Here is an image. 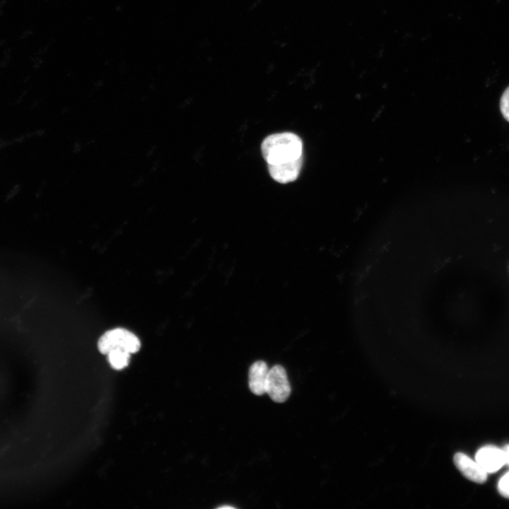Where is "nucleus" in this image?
I'll return each mask as SVG.
<instances>
[{
  "label": "nucleus",
  "instance_id": "obj_1",
  "mask_svg": "<svg viewBox=\"0 0 509 509\" xmlns=\"http://www.w3.org/2000/svg\"><path fill=\"white\" fill-rule=\"evenodd\" d=\"M261 152L267 164L290 162L303 156V141L292 132L271 134L263 140Z\"/></svg>",
  "mask_w": 509,
  "mask_h": 509
},
{
  "label": "nucleus",
  "instance_id": "obj_2",
  "mask_svg": "<svg viewBox=\"0 0 509 509\" xmlns=\"http://www.w3.org/2000/svg\"><path fill=\"white\" fill-rule=\"evenodd\" d=\"M141 347L139 338L130 331L123 328H116L106 332L99 339L98 348L103 354H107L113 349H122L128 353H134Z\"/></svg>",
  "mask_w": 509,
  "mask_h": 509
},
{
  "label": "nucleus",
  "instance_id": "obj_3",
  "mask_svg": "<svg viewBox=\"0 0 509 509\" xmlns=\"http://www.w3.org/2000/svg\"><path fill=\"white\" fill-rule=\"evenodd\" d=\"M266 393L275 402H284L291 394V386L286 370L280 365H274L269 369Z\"/></svg>",
  "mask_w": 509,
  "mask_h": 509
},
{
  "label": "nucleus",
  "instance_id": "obj_4",
  "mask_svg": "<svg viewBox=\"0 0 509 509\" xmlns=\"http://www.w3.org/2000/svg\"><path fill=\"white\" fill-rule=\"evenodd\" d=\"M303 156L279 164H267L270 176L276 182L286 184L295 181L299 176L303 165Z\"/></svg>",
  "mask_w": 509,
  "mask_h": 509
},
{
  "label": "nucleus",
  "instance_id": "obj_5",
  "mask_svg": "<svg viewBox=\"0 0 509 509\" xmlns=\"http://www.w3.org/2000/svg\"><path fill=\"white\" fill-rule=\"evenodd\" d=\"M453 460L457 468L467 479L478 484H483L486 481L487 472L465 454L456 453Z\"/></svg>",
  "mask_w": 509,
  "mask_h": 509
},
{
  "label": "nucleus",
  "instance_id": "obj_6",
  "mask_svg": "<svg viewBox=\"0 0 509 509\" xmlns=\"http://www.w3.org/2000/svg\"><path fill=\"white\" fill-rule=\"evenodd\" d=\"M475 459L487 473L496 472L505 464L502 450L494 446L480 448L476 453Z\"/></svg>",
  "mask_w": 509,
  "mask_h": 509
},
{
  "label": "nucleus",
  "instance_id": "obj_7",
  "mask_svg": "<svg viewBox=\"0 0 509 509\" xmlns=\"http://www.w3.org/2000/svg\"><path fill=\"white\" fill-rule=\"evenodd\" d=\"M269 368L265 362L257 361L253 363L249 370V387L256 395L266 393V382Z\"/></svg>",
  "mask_w": 509,
  "mask_h": 509
},
{
  "label": "nucleus",
  "instance_id": "obj_8",
  "mask_svg": "<svg viewBox=\"0 0 509 509\" xmlns=\"http://www.w3.org/2000/svg\"><path fill=\"white\" fill-rule=\"evenodd\" d=\"M107 355L110 365L115 370H122L129 364L130 353L124 350L113 349Z\"/></svg>",
  "mask_w": 509,
  "mask_h": 509
},
{
  "label": "nucleus",
  "instance_id": "obj_9",
  "mask_svg": "<svg viewBox=\"0 0 509 509\" xmlns=\"http://www.w3.org/2000/svg\"><path fill=\"white\" fill-rule=\"evenodd\" d=\"M500 109L503 117L509 122V86L502 94L500 100Z\"/></svg>",
  "mask_w": 509,
  "mask_h": 509
},
{
  "label": "nucleus",
  "instance_id": "obj_10",
  "mask_svg": "<svg viewBox=\"0 0 509 509\" xmlns=\"http://www.w3.org/2000/svg\"><path fill=\"white\" fill-rule=\"evenodd\" d=\"M498 490L503 496L509 498V472L500 479Z\"/></svg>",
  "mask_w": 509,
  "mask_h": 509
},
{
  "label": "nucleus",
  "instance_id": "obj_11",
  "mask_svg": "<svg viewBox=\"0 0 509 509\" xmlns=\"http://www.w3.org/2000/svg\"><path fill=\"white\" fill-rule=\"evenodd\" d=\"M505 460V464L509 465V445H505L502 450Z\"/></svg>",
  "mask_w": 509,
  "mask_h": 509
},
{
  "label": "nucleus",
  "instance_id": "obj_12",
  "mask_svg": "<svg viewBox=\"0 0 509 509\" xmlns=\"http://www.w3.org/2000/svg\"><path fill=\"white\" fill-rule=\"evenodd\" d=\"M218 508H219V509H228V508H234V507H233V506H231V505H225L219 506Z\"/></svg>",
  "mask_w": 509,
  "mask_h": 509
}]
</instances>
